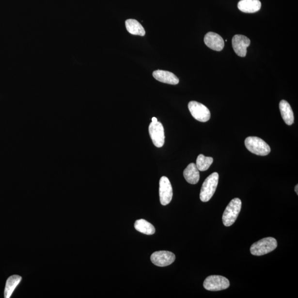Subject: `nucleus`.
Wrapping results in <instances>:
<instances>
[{"instance_id":"nucleus-1","label":"nucleus","mask_w":298,"mask_h":298,"mask_svg":"<svg viewBox=\"0 0 298 298\" xmlns=\"http://www.w3.org/2000/svg\"><path fill=\"white\" fill-rule=\"evenodd\" d=\"M277 247V241L275 238L266 237L253 244L250 252L254 256H262L273 251Z\"/></svg>"},{"instance_id":"nucleus-2","label":"nucleus","mask_w":298,"mask_h":298,"mask_svg":"<svg viewBox=\"0 0 298 298\" xmlns=\"http://www.w3.org/2000/svg\"><path fill=\"white\" fill-rule=\"evenodd\" d=\"M246 148L250 152L259 156H266L271 152V148L264 141L256 137H249L245 139Z\"/></svg>"},{"instance_id":"nucleus-3","label":"nucleus","mask_w":298,"mask_h":298,"mask_svg":"<svg viewBox=\"0 0 298 298\" xmlns=\"http://www.w3.org/2000/svg\"><path fill=\"white\" fill-rule=\"evenodd\" d=\"M242 203L239 198L233 199L225 210L222 220L225 226H232L237 220L240 212Z\"/></svg>"},{"instance_id":"nucleus-4","label":"nucleus","mask_w":298,"mask_h":298,"mask_svg":"<svg viewBox=\"0 0 298 298\" xmlns=\"http://www.w3.org/2000/svg\"><path fill=\"white\" fill-rule=\"evenodd\" d=\"M219 181V174L214 173L210 174L202 185L200 199L202 202H207L215 193Z\"/></svg>"},{"instance_id":"nucleus-5","label":"nucleus","mask_w":298,"mask_h":298,"mask_svg":"<svg viewBox=\"0 0 298 298\" xmlns=\"http://www.w3.org/2000/svg\"><path fill=\"white\" fill-rule=\"evenodd\" d=\"M230 282L227 278L218 275L210 276L204 283V288L209 291H220L229 287Z\"/></svg>"},{"instance_id":"nucleus-6","label":"nucleus","mask_w":298,"mask_h":298,"mask_svg":"<svg viewBox=\"0 0 298 298\" xmlns=\"http://www.w3.org/2000/svg\"><path fill=\"white\" fill-rule=\"evenodd\" d=\"M188 109L192 116L196 120L206 122L210 118L209 109L204 105L196 101H190L188 103Z\"/></svg>"},{"instance_id":"nucleus-7","label":"nucleus","mask_w":298,"mask_h":298,"mask_svg":"<svg viewBox=\"0 0 298 298\" xmlns=\"http://www.w3.org/2000/svg\"><path fill=\"white\" fill-rule=\"evenodd\" d=\"M159 196L161 204L166 205L172 201L173 196V191L172 184L169 178L162 176L159 182Z\"/></svg>"},{"instance_id":"nucleus-8","label":"nucleus","mask_w":298,"mask_h":298,"mask_svg":"<svg viewBox=\"0 0 298 298\" xmlns=\"http://www.w3.org/2000/svg\"><path fill=\"white\" fill-rule=\"evenodd\" d=\"M149 131L151 139L154 145L157 148H161L165 143V133L164 126L161 123H151L149 126Z\"/></svg>"},{"instance_id":"nucleus-9","label":"nucleus","mask_w":298,"mask_h":298,"mask_svg":"<svg viewBox=\"0 0 298 298\" xmlns=\"http://www.w3.org/2000/svg\"><path fill=\"white\" fill-rule=\"evenodd\" d=\"M150 259L155 265L158 267H166L173 263L176 259V256L172 252L160 251L153 253Z\"/></svg>"},{"instance_id":"nucleus-10","label":"nucleus","mask_w":298,"mask_h":298,"mask_svg":"<svg viewBox=\"0 0 298 298\" xmlns=\"http://www.w3.org/2000/svg\"><path fill=\"white\" fill-rule=\"evenodd\" d=\"M251 41L250 39L243 35H234L232 40V45L235 53L241 57H245L247 54L248 47Z\"/></svg>"},{"instance_id":"nucleus-11","label":"nucleus","mask_w":298,"mask_h":298,"mask_svg":"<svg viewBox=\"0 0 298 298\" xmlns=\"http://www.w3.org/2000/svg\"><path fill=\"white\" fill-rule=\"evenodd\" d=\"M204 41L205 45L212 50L220 51L224 47V39L217 33L209 32L205 35Z\"/></svg>"},{"instance_id":"nucleus-12","label":"nucleus","mask_w":298,"mask_h":298,"mask_svg":"<svg viewBox=\"0 0 298 298\" xmlns=\"http://www.w3.org/2000/svg\"><path fill=\"white\" fill-rule=\"evenodd\" d=\"M153 77L157 81L170 85H177L179 79L175 75L168 71L158 70L154 71Z\"/></svg>"},{"instance_id":"nucleus-13","label":"nucleus","mask_w":298,"mask_h":298,"mask_svg":"<svg viewBox=\"0 0 298 298\" xmlns=\"http://www.w3.org/2000/svg\"><path fill=\"white\" fill-rule=\"evenodd\" d=\"M238 9L245 13H255L261 8L259 0H241L238 3Z\"/></svg>"},{"instance_id":"nucleus-14","label":"nucleus","mask_w":298,"mask_h":298,"mask_svg":"<svg viewBox=\"0 0 298 298\" xmlns=\"http://www.w3.org/2000/svg\"><path fill=\"white\" fill-rule=\"evenodd\" d=\"M184 176L189 184H197L200 180V174L196 165L194 163L189 164L184 170Z\"/></svg>"},{"instance_id":"nucleus-15","label":"nucleus","mask_w":298,"mask_h":298,"mask_svg":"<svg viewBox=\"0 0 298 298\" xmlns=\"http://www.w3.org/2000/svg\"><path fill=\"white\" fill-rule=\"evenodd\" d=\"M280 110L282 118L288 125H291L295 121V117L291 106L287 101L282 100L280 103Z\"/></svg>"},{"instance_id":"nucleus-16","label":"nucleus","mask_w":298,"mask_h":298,"mask_svg":"<svg viewBox=\"0 0 298 298\" xmlns=\"http://www.w3.org/2000/svg\"><path fill=\"white\" fill-rule=\"evenodd\" d=\"M22 277L19 275H13L8 278L4 291V297L10 298L13 295L16 288L21 283Z\"/></svg>"},{"instance_id":"nucleus-17","label":"nucleus","mask_w":298,"mask_h":298,"mask_svg":"<svg viewBox=\"0 0 298 298\" xmlns=\"http://www.w3.org/2000/svg\"><path fill=\"white\" fill-rule=\"evenodd\" d=\"M125 27L128 32L133 35L144 36L145 31L144 27L137 20L129 19L126 20Z\"/></svg>"},{"instance_id":"nucleus-18","label":"nucleus","mask_w":298,"mask_h":298,"mask_svg":"<svg viewBox=\"0 0 298 298\" xmlns=\"http://www.w3.org/2000/svg\"><path fill=\"white\" fill-rule=\"evenodd\" d=\"M134 228L138 232L145 235H153L156 233L154 225L144 220H137L135 222Z\"/></svg>"},{"instance_id":"nucleus-19","label":"nucleus","mask_w":298,"mask_h":298,"mask_svg":"<svg viewBox=\"0 0 298 298\" xmlns=\"http://www.w3.org/2000/svg\"><path fill=\"white\" fill-rule=\"evenodd\" d=\"M213 158L211 157H206L201 154L197 158L196 166L200 172H205L213 164Z\"/></svg>"},{"instance_id":"nucleus-20","label":"nucleus","mask_w":298,"mask_h":298,"mask_svg":"<svg viewBox=\"0 0 298 298\" xmlns=\"http://www.w3.org/2000/svg\"><path fill=\"white\" fill-rule=\"evenodd\" d=\"M157 119L156 117H153L152 118V122L157 123Z\"/></svg>"},{"instance_id":"nucleus-21","label":"nucleus","mask_w":298,"mask_h":298,"mask_svg":"<svg viewBox=\"0 0 298 298\" xmlns=\"http://www.w3.org/2000/svg\"><path fill=\"white\" fill-rule=\"evenodd\" d=\"M298 185H297L296 186V187H295V191H296V192L297 193V195H298Z\"/></svg>"}]
</instances>
